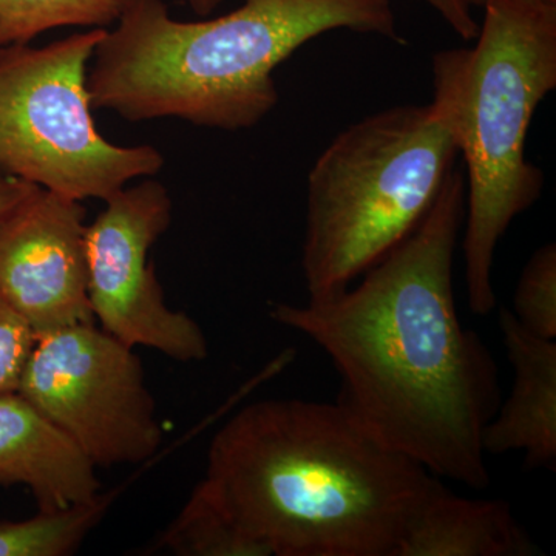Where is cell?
Listing matches in <instances>:
<instances>
[{
	"instance_id": "1",
	"label": "cell",
	"mask_w": 556,
	"mask_h": 556,
	"mask_svg": "<svg viewBox=\"0 0 556 556\" xmlns=\"http://www.w3.org/2000/svg\"><path fill=\"white\" fill-rule=\"evenodd\" d=\"M453 169L420 225L356 288L269 316L316 343L339 372L338 402L431 475L490 484L482 431L501 404L495 358L457 314L453 260L466 218Z\"/></svg>"
},
{
	"instance_id": "2",
	"label": "cell",
	"mask_w": 556,
	"mask_h": 556,
	"mask_svg": "<svg viewBox=\"0 0 556 556\" xmlns=\"http://www.w3.org/2000/svg\"><path fill=\"white\" fill-rule=\"evenodd\" d=\"M204 485L270 556H396L441 479L336 402L266 399L230 417Z\"/></svg>"
},
{
	"instance_id": "3",
	"label": "cell",
	"mask_w": 556,
	"mask_h": 556,
	"mask_svg": "<svg viewBox=\"0 0 556 556\" xmlns=\"http://www.w3.org/2000/svg\"><path fill=\"white\" fill-rule=\"evenodd\" d=\"M94 50L93 110L219 130L257 126L278 104L274 70L334 30L404 43L391 0H243L225 16L172 20L163 0H129Z\"/></svg>"
},
{
	"instance_id": "4",
	"label": "cell",
	"mask_w": 556,
	"mask_h": 556,
	"mask_svg": "<svg viewBox=\"0 0 556 556\" xmlns=\"http://www.w3.org/2000/svg\"><path fill=\"white\" fill-rule=\"evenodd\" d=\"M482 9L475 49L438 51L433 78L452 93L467 164L468 306L489 316L497 244L543 192V172L527 161L526 142L538 105L556 87V2L486 0Z\"/></svg>"
},
{
	"instance_id": "5",
	"label": "cell",
	"mask_w": 556,
	"mask_h": 556,
	"mask_svg": "<svg viewBox=\"0 0 556 556\" xmlns=\"http://www.w3.org/2000/svg\"><path fill=\"white\" fill-rule=\"evenodd\" d=\"M433 80L430 104L351 124L314 163L302 249L309 299L345 291L407 239L455 169V104L448 87Z\"/></svg>"
},
{
	"instance_id": "6",
	"label": "cell",
	"mask_w": 556,
	"mask_h": 556,
	"mask_svg": "<svg viewBox=\"0 0 556 556\" xmlns=\"http://www.w3.org/2000/svg\"><path fill=\"white\" fill-rule=\"evenodd\" d=\"M104 31L0 49V174L68 199L105 201L163 169L159 149L113 144L94 124L87 75Z\"/></svg>"
},
{
	"instance_id": "7",
	"label": "cell",
	"mask_w": 556,
	"mask_h": 556,
	"mask_svg": "<svg viewBox=\"0 0 556 556\" xmlns=\"http://www.w3.org/2000/svg\"><path fill=\"white\" fill-rule=\"evenodd\" d=\"M20 393L97 467L144 463L163 442L141 358L94 324L39 334Z\"/></svg>"
},
{
	"instance_id": "8",
	"label": "cell",
	"mask_w": 556,
	"mask_h": 556,
	"mask_svg": "<svg viewBox=\"0 0 556 556\" xmlns=\"http://www.w3.org/2000/svg\"><path fill=\"white\" fill-rule=\"evenodd\" d=\"M86 229L89 303L101 328L131 348H150L189 364L207 357L203 328L167 306L150 252L169 229L172 199L155 179L104 201Z\"/></svg>"
},
{
	"instance_id": "9",
	"label": "cell",
	"mask_w": 556,
	"mask_h": 556,
	"mask_svg": "<svg viewBox=\"0 0 556 556\" xmlns=\"http://www.w3.org/2000/svg\"><path fill=\"white\" fill-rule=\"evenodd\" d=\"M86 207L35 186L0 217V295L36 334L94 324Z\"/></svg>"
},
{
	"instance_id": "10",
	"label": "cell",
	"mask_w": 556,
	"mask_h": 556,
	"mask_svg": "<svg viewBox=\"0 0 556 556\" xmlns=\"http://www.w3.org/2000/svg\"><path fill=\"white\" fill-rule=\"evenodd\" d=\"M27 485L39 511L100 497L97 466L20 391L0 394V485Z\"/></svg>"
},
{
	"instance_id": "11",
	"label": "cell",
	"mask_w": 556,
	"mask_h": 556,
	"mask_svg": "<svg viewBox=\"0 0 556 556\" xmlns=\"http://www.w3.org/2000/svg\"><path fill=\"white\" fill-rule=\"evenodd\" d=\"M497 324L515 378L482 431V450L485 456L522 452L527 468L555 471L556 340L533 334L506 308Z\"/></svg>"
},
{
	"instance_id": "12",
	"label": "cell",
	"mask_w": 556,
	"mask_h": 556,
	"mask_svg": "<svg viewBox=\"0 0 556 556\" xmlns=\"http://www.w3.org/2000/svg\"><path fill=\"white\" fill-rule=\"evenodd\" d=\"M540 548L501 500L439 489L416 515L396 556H535Z\"/></svg>"
},
{
	"instance_id": "13",
	"label": "cell",
	"mask_w": 556,
	"mask_h": 556,
	"mask_svg": "<svg viewBox=\"0 0 556 556\" xmlns=\"http://www.w3.org/2000/svg\"><path fill=\"white\" fill-rule=\"evenodd\" d=\"M156 547L177 556H270L230 518L203 481L161 533Z\"/></svg>"
},
{
	"instance_id": "14",
	"label": "cell",
	"mask_w": 556,
	"mask_h": 556,
	"mask_svg": "<svg viewBox=\"0 0 556 556\" xmlns=\"http://www.w3.org/2000/svg\"><path fill=\"white\" fill-rule=\"evenodd\" d=\"M129 0H0V49L64 27L109 28Z\"/></svg>"
},
{
	"instance_id": "15",
	"label": "cell",
	"mask_w": 556,
	"mask_h": 556,
	"mask_svg": "<svg viewBox=\"0 0 556 556\" xmlns=\"http://www.w3.org/2000/svg\"><path fill=\"white\" fill-rule=\"evenodd\" d=\"M109 500L98 497L56 511H39L24 521H0V556H67L104 517Z\"/></svg>"
},
{
	"instance_id": "16",
	"label": "cell",
	"mask_w": 556,
	"mask_h": 556,
	"mask_svg": "<svg viewBox=\"0 0 556 556\" xmlns=\"http://www.w3.org/2000/svg\"><path fill=\"white\" fill-rule=\"evenodd\" d=\"M515 318L533 334L556 340V247L544 244L522 269L514 298Z\"/></svg>"
},
{
	"instance_id": "17",
	"label": "cell",
	"mask_w": 556,
	"mask_h": 556,
	"mask_svg": "<svg viewBox=\"0 0 556 556\" xmlns=\"http://www.w3.org/2000/svg\"><path fill=\"white\" fill-rule=\"evenodd\" d=\"M38 334L0 295V394L20 391Z\"/></svg>"
},
{
	"instance_id": "18",
	"label": "cell",
	"mask_w": 556,
	"mask_h": 556,
	"mask_svg": "<svg viewBox=\"0 0 556 556\" xmlns=\"http://www.w3.org/2000/svg\"><path fill=\"white\" fill-rule=\"evenodd\" d=\"M439 16L442 17L450 28L464 40L477 39L479 24L471 13L470 0H424Z\"/></svg>"
},
{
	"instance_id": "19",
	"label": "cell",
	"mask_w": 556,
	"mask_h": 556,
	"mask_svg": "<svg viewBox=\"0 0 556 556\" xmlns=\"http://www.w3.org/2000/svg\"><path fill=\"white\" fill-rule=\"evenodd\" d=\"M33 188H35V185H31V182L0 174V217L14 204L20 203Z\"/></svg>"
},
{
	"instance_id": "20",
	"label": "cell",
	"mask_w": 556,
	"mask_h": 556,
	"mask_svg": "<svg viewBox=\"0 0 556 556\" xmlns=\"http://www.w3.org/2000/svg\"><path fill=\"white\" fill-rule=\"evenodd\" d=\"M186 2H188L193 13L199 14V16H208L218 9L223 0H186Z\"/></svg>"
},
{
	"instance_id": "21",
	"label": "cell",
	"mask_w": 556,
	"mask_h": 556,
	"mask_svg": "<svg viewBox=\"0 0 556 556\" xmlns=\"http://www.w3.org/2000/svg\"><path fill=\"white\" fill-rule=\"evenodd\" d=\"M470 2H471V5L481 7V9H482V7L485 5L486 0H470Z\"/></svg>"
}]
</instances>
